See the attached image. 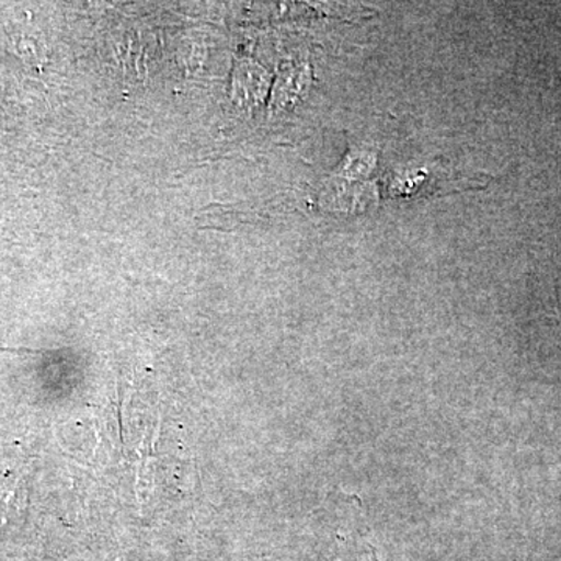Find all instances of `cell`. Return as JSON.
Instances as JSON below:
<instances>
[{"mask_svg": "<svg viewBox=\"0 0 561 561\" xmlns=\"http://www.w3.org/2000/svg\"><path fill=\"white\" fill-rule=\"evenodd\" d=\"M21 482H11L0 491V519H5L11 511L24 507L25 491Z\"/></svg>", "mask_w": 561, "mask_h": 561, "instance_id": "obj_1", "label": "cell"}]
</instances>
